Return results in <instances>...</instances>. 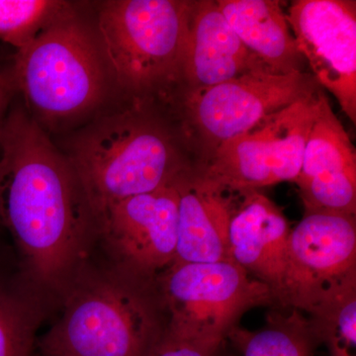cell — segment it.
I'll use <instances>...</instances> for the list:
<instances>
[{"label": "cell", "instance_id": "cell-18", "mask_svg": "<svg viewBox=\"0 0 356 356\" xmlns=\"http://www.w3.org/2000/svg\"><path fill=\"white\" fill-rule=\"evenodd\" d=\"M308 318L330 356H356V276L312 310Z\"/></svg>", "mask_w": 356, "mask_h": 356}, {"label": "cell", "instance_id": "cell-3", "mask_svg": "<svg viewBox=\"0 0 356 356\" xmlns=\"http://www.w3.org/2000/svg\"><path fill=\"white\" fill-rule=\"evenodd\" d=\"M64 313L39 346L43 356H147L166 327L156 280L77 275Z\"/></svg>", "mask_w": 356, "mask_h": 356}, {"label": "cell", "instance_id": "cell-2", "mask_svg": "<svg viewBox=\"0 0 356 356\" xmlns=\"http://www.w3.org/2000/svg\"><path fill=\"white\" fill-rule=\"evenodd\" d=\"M153 105L132 100L127 108L102 117L81 131L65 153L95 219L112 204L172 184L194 165L179 129Z\"/></svg>", "mask_w": 356, "mask_h": 356}, {"label": "cell", "instance_id": "cell-7", "mask_svg": "<svg viewBox=\"0 0 356 356\" xmlns=\"http://www.w3.org/2000/svg\"><path fill=\"white\" fill-rule=\"evenodd\" d=\"M168 332L224 343L243 314L276 308L273 292L234 261H175L156 277Z\"/></svg>", "mask_w": 356, "mask_h": 356}, {"label": "cell", "instance_id": "cell-12", "mask_svg": "<svg viewBox=\"0 0 356 356\" xmlns=\"http://www.w3.org/2000/svg\"><path fill=\"white\" fill-rule=\"evenodd\" d=\"M294 184L298 186L305 213L355 216V147L323 91Z\"/></svg>", "mask_w": 356, "mask_h": 356}, {"label": "cell", "instance_id": "cell-6", "mask_svg": "<svg viewBox=\"0 0 356 356\" xmlns=\"http://www.w3.org/2000/svg\"><path fill=\"white\" fill-rule=\"evenodd\" d=\"M321 90L313 74L305 72L275 74L254 70L205 90L179 93L172 102L182 139L188 151L196 154L194 165L201 168L222 143Z\"/></svg>", "mask_w": 356, "mask_h": 356}, {"label": "cell", "instance_id": "cell-10", "mask_svg": "<svg viewBox=\"0 0 356 356\" xmlns=\"http://www.w3.org/2000/svg\"><path fill=\"white\" fill-rule=\"evenodd\" d=\"M119 262V269L154 280L175 261L177 245L178 197L172 184L124 199L95 217Z\"/></svg>", "mask_w": 356, "mask_h": 356}, {"label": "cell", "instance_id": "cell-16", "mask_svg": "<svg viewBox=\"0 0 356 356\" xmlns=\"http://www.w3.org/2000/svg\"><path fill=\"white\" fill-rule=\"evenodd\" d=\"M220 11L245 48L269 72H304L286 14L276 0H218Z\"/></svg>", "mask_w": 356, "mask_h": 356}, {"label": "cell", "instance_id": "cell-4", "mask_svg": "<svg viewBox=\"0 0 356 356\" xmlns=\"http://www.w3.org/2000/svg\"><path fill=\"white\" fill-rule=\"evenodd\" d=\"M191 6L114 0L100 8L95 33L110 79L133 102H172L177 95Z\"/></svg>", "mask_w": 356, "mask_h": 356}, {"label": "cell", "instance_id": "cell-5", "mask_svg": "<svg viewBox=\"0 0 356 356\" xmlns=\"http://www.w3.org/2000/svg\"><path fill=\"white\" fill-rule=\"evenodd\" d=\"M110 77L96 33L76 13L17 50L13 83L40 126L90 113L104 99Z\"/></svg>", "mask_w": 356, "mask_h": 356}, {"label": "cell", "instance_id": "cell-11", "mask_svg": "<svg viewBox=\"0 0 356 356\" xmlns=\"http://www.w3.org/2000/svg\"><path fill=\"white\" fill-rule=\"evenodd\" d=\"M297 47L320 86L356 122V2L298 0L286 14Z\"/></svg>", "mask_w": 356, "mask_h": 356}, {"label": "cell", "instance_id": "cell-21", "mask_svg": "<svg viewBox=\"0 0 356 356\" xmlns=\"http://www.w3.org/2000/svg\"><path fill=\"white\" fill-rule=\"evenodd\" d=\"M222 344L186 339L165 330L147 356H218Z\"/></svg>", "mask_w": 356, "mask_h": 356}, {"label": "cell", "instance_id": "cell-20", "mask_svg": "<svg viewBox=\"0 0 356 356\" xmlns=\"http://www.w3.org/2000/svg\"><path fill=\"white\" fill-rule=\"evenodd\" d=\"M37 322L28 302L0 286V356L31 355Z\"/></svg>", "mask_w": 356, "mask_h": 356}, {"label": "cell", "instance_id": "cell-9", "mask_svg": "<svg viewBox=\"0 0 356 356\" xmlns=\"http://www.w3.org/2000/svg\"><path fill=\"white\" fill-rule=\"evenodd\" d=\"M355 276V216L305 213L288 241L280 308L309 314Z\"/></svg>", "mask_w": 356, "mask_h": 356}, {"label": "cell", "instance_id": "cell-17", "mask_svg": "<svg viewBox=\"0 0 356 356\" xmlns=\"http://www.w3.org/2000/svg\"><path fill=\"white\" fill-rule=\"evenodd\" d=\"M228 339L243 356H313L320 346L309 318L292 308H271L261 330L238 325Z\"/></svg>", "mask_w": 356, "mask_h": 356}, {"label": "cell", "instance_id": "cell-14", "mask_svg": "<svg viewBox=\"0 0 356 356\" xmlns=\"http://www.w3.org/2000/svg\"><path fill=\"white\" fill-rule=\"evenodd\" d=\"M254 70L269 72L236 36L217 1H192L177 95L205 90Z\"/></svg>", "mask_w": 356, "mask_h": 356}, {"label": "cell", "instance_id": "cell-15", "mask_svg": "<svg viewBox=\"0 0 356 356\" xmlns=\"http://www.w3.org/2000/svg\"><path fill=\"white\" fill-rule=\"evenodd\" d=\"M291 227L280 208L259 191L242 193L229 225L232 261L273 292L280 308Z\"/></svg>", "mask_w": 356, "mask_h": 356}, {"label": "cell", "instance_id": "cell-22", "mask_svg": "<svg viewBox=\"0 0 356 356\" xmlns=\"http://www.w3.org/2000/svg\"><path fill=\"white\" fill-rule=\"evenodd\" d=\"M11 83V79L4 74H0V130L6 119L7 106L10 100Z\"/></svg>", "mask_w": 356, "mask_h": 356}, {"label": "cell", "instance_id": "cell-19", "mask_svg": "<svg viewBox=\"0 0 356 356\" xmlns=\"http://www.w3.org/2000/svg\"><path fill=\"white\" fill-rule=\"evenodd\" d=\"M74 13L70 2L0 0V40L20 50L44 30Z\"/></svg>", "mask_w": 356, "mask_h": 356}, {"label": "cell", "instance_id": "cell-13", "mask_svg": "<svg viewBox=\"0 0 356 356\" xmlns=\"http://www.w3.org/2000/svg\"><path fill=\"white\" fill-rule=\"evenodd\" d=\"M173 185L178 197L175 261H233L229 225L242 193L216 184L194 165L182 170Z\"/></svg>", "mask_w": 356, "mask_h": 356}, {"label": "cell", "instance_id": "cell-1", "mask_svg": "<svg viewBox=\"0 0 356 356\" xmlns=\"http://www.w3.org/2000/svg\"><path fill=\"white\" fill-rule=\"evenodd\" d=\"M0 225L28 276L56 291L81 271L95 227L70 159L22 107L6 115L0 130Z\"/></svg>", "mask_w": 356, "mask_h": 356}, {"label": "cell", "instance_id": "cell-8", "mask_svg": "<svg viewBox=\"0 0 356 356\" xmlns=\"http://www.w3.org/2000/svg\"><path fill=\"white\" fill-rule=\"evenodd\" d=\"M317 95L269 115L247 132L226 140L206 165V177L236 193L294 182L317 118Z\"/></svg>", "mask_w": 356, "mask_h": 356}]
</instances>
